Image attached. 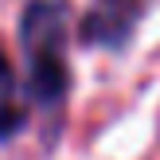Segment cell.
I'll return each mask as SVG.
<instances>
[{
    "instance_id": "cell-1",
    "label": "cell",
    "mask_w": 160,
    "mask_h": 160,
    "mask_svg": "<svg viewBox=\"0 0 160 160\" xmlns=\"http://www.w3.org/2000/svg\"><path fill=\"white\" fill-rule=\"evenodd\" d=\"M23 51H28L35 98L55 102L67 90V12L55 0H39L23 16Z\"/></svg>"
},
{
    "instance_id": "cell-2",
    "label": "cell",
    "mask_w": 160,
    "mask_h": 160,
    "mask_svg": "<svg viewBox=\"0 0 160 160\" xmlns=\"http://www.w3.org/2000/svg\"><path fill=\"white\" fill-rule=\"evenodd\" d=\"M141 8L145 0H94L90 16H86V35L94 43H121L137 23Z\"/></svg>"
},
{
    "instance_id": "cell-3",
    "label": "cell",
    "mask_w": 160,
    "mask_h": 160,
    "mask_svg": "<svg viewBox=\"0 0 160 160\" xmlns=\"http://www.w3.org/2000/svg\"><path fill=\"white\" fill-rule=\"evenodd\" d=\"M20 125H23V106H20V90H16V74L0 55V137H12Z\"/></svg>"
}]
</instances>
